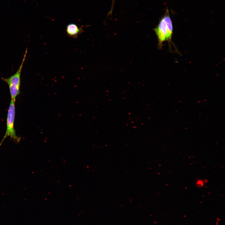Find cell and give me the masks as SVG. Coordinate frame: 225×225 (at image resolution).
<instances>
[{"label":"cell","mask_w":225,"mask_h":225,"mask_svg":"<svg viewBox=\"0 0 225 225\" xmlns=\"http://www.w3.org/2000/svg\"><path fill=\"white\" fill-rule=\"evenodd\" d=\"M172 22L167 9L165 14L161 19L158 25L154 29L157 36L158 48H162L163 43L168 41L169 45L172 43V40L173 33Z\"/></svg>","instance_id":"obj_1"},{"label":"cell","mask_w":225,"mask_h":225,"mask_svg":"<svg viewBox=\"0 0 225 225\" xmlns=\"http://www.w3.org/2000/svg\"><path fill=\"white\" fill-rule=\"evenodd\" d=\"M27 52L28 50L27 48L20 65L15 74L8 78H1L3 81L7 83L9 87L11 99L14 101H15L16 98L20 92L21 71Z\"/></svg>","instance_id":"obj_2"},{"label":"cell","mask_w":225,"mask_h":225,"mask_svg":"<svg viewBox=\"0 0 225 225\" xmlns=\"http://www.w3.org/2000/svg\"><path fill=\"white\" fill-rule=\"evenodd\" d=\"M15 101L11 99L8 110L7 119V128L5 133L0 143V145L4 140L8 137L19 142L20 138L17 136L14 128V122L15 114Z\"/></svg>","instance_id":"obj_3"},{"label":"cell","mask_w":225,"mask_h":225,"mask_svg":"<svg viewBox=\"0 0 225 225\" xmlns=\"http://www.w3.org/2000/svg\"><path fill=\"white\" fill-rule=\"evenodd\" d=\"M66 32L68 35L74 38H77L82 31V29L74 23H70L66 27Z\"/></svg>","instance_id":"obj_4"},{"label":"cell","mask_w":225,"mask_h":225,"mask_svg":"<svg viewBox=\"0 0 225 225\" xmlns=\"http://www.w3.org/2000/svg\"><path fill=\"white\" fill-rule=\"evenodd\" d=\"M198 184L199 186H202L203 185V182L201 181H199L198 182Z\"/></svg>","instance_id":"obj_5"}]
</instances>
